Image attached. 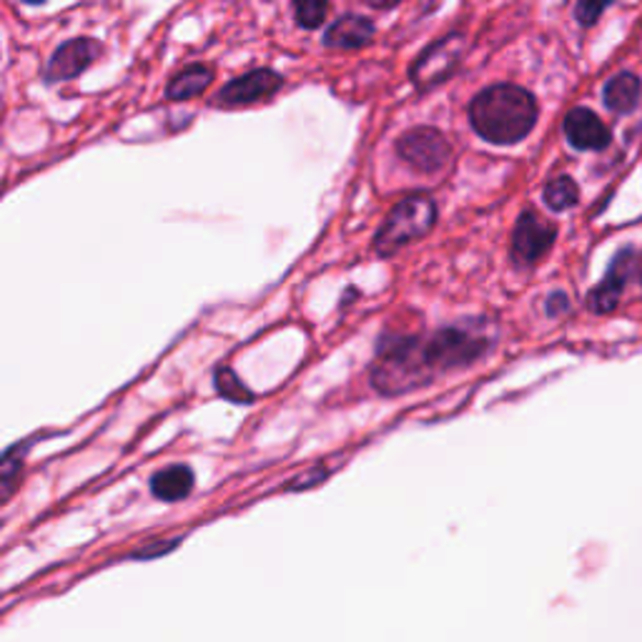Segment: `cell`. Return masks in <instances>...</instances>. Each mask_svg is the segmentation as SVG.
<instances>
[{
    "instance_id": "obj_21",
    "label": "cell",
    "mask_w": 642,
    "mask_h": 642,
    "mask_svg": "<svg viewBox=\"0 0 642 642\" xmlns=\"http://www.w3.org/2000/svg\"><path fill=\"white\" fill-rule=\"evenodd\" d=\"M567 309V296L565 294H552L550 296V304H548V312L555 316V314H560V312H565Z\"/></svg>"
},
{
    "instance_id": "obj_19",
    "label": "cell",
    "mask_w": 642,
    "mask_h": 642,
    "mask_svg": "<svg viewBox=\"0 0 642 642\" xmlns=\"http://www.w3.org/2000/svg\"><path fill=\"white\" fill-rule=\"evenodd\" d=\"M605 8H608V3H593V0H585V3H577L575 8V15L579 25H593L597 18H600L605 13Z\"/></svg>"
},
{
    "instance_id": "obj_7",
    "label": "cell",
    "mask_w": 642,
    "mask_h": 642,
    "mask_svg": "<svg viewBox=\"0 0 642 642\" xmlns=\"http://www.w3.org/2000/svg\"><path fill=\"white\" fill-rule=\"evenodd\" d=\"M555 226L538 214V211H525L517 218L515 234H513V259L522 267L540 261L544 254L550 251L552 241H555Z\"/></svg>"
},
{
    "instance_id": "obj_13",
    "label": "cell",
    "mask_w": 642,
    "mask_h": 642,
    "mask_svg": "<svg viewBox=\"0 0 642 642\" xmlns=\"http://www.w3.org/2000/svg\"><path fill=\"white\" fill-rule=\"evenodd\" d=\"M193 489V472L187 464H173L151 477V492L161 503H179Z\"/></svg>"
},
{
    "instance_id": "obj_12",
    "label": "cell",
    "mask_w": 642,
    "mask_h": 642,
    "mask_svg": "<svg viewBox=\"0 0 642 642\" xmlns=\"http://www.w3.org/2000/svg\"><path fill=\"white\" fill-rule=\"evenodd\" d=\"M374 23L362 15H345L334 21L327 33H324V43L329 48H362L372 41Z\"/></svg>"
},
{
    "instance_id": "obj_8",
    "label": "cell",
    "mask_w": 642,
    "mask_h": 642,
    "mask_svg": "<svg viewBox=\"0 0 642 642\" xmlns=\"http://www.w3.org/2000/svg\"><path fill=\"white\" fill-rule=\"evenodd\" d=\"M281 83H284V78H281L277 70L271 68H259V70H251V74H244L239 78H234V81H228L222 93H218V103L226 105V109H236V105H251V103H259L263 99H271L274 95Z\"/></svg>"
},
{
    "instance_id": "obj_6",
    "label": "cell",
    "mask_w": 642,
    "mask_h": 642,
    "mask_svg": "<svg viewBox=\"0 0 642 642\" xmlns=\"http://www.w3.org/2000/svg\"><path fill=\"white\" fill-rule=\"evenodd\" d=\"M397 156L409 166V169L421 173H435L450 161L452 146L437 128L419 126L399 136Z\"/></svg>"
},
{
    "instance_id": "obj_5",
    "label": "cell",
    "mask_w": 642,
    "mask_h": 642,
    "mask_svg": "<svg viewBox=\"0 0 642 642\" xmlns=\"http://www.w3.org/2000/svg\"><path fill=\"white\" fill-rule=\"evenodd\" d=\"M464 50H468V38L462 33H450L435 41L427 50L419 53L415 66H412V81L419 91H429V88L444 83L462 64Z\"/></svg>"
},
{
    "instance_id": "obj_10",
    "label": "cell",
    "mask_w": 642,
    "mask_h": 642,
    "mask_svg": "<svg viewBox=\"0 0 642 642\" xmlns=\"http://www.w3.org/2000/svg\"><path fill=\"white\" fill-rule=\"evenodd\" d=\"M565 136L579 151H602L612 140L610 128L590 109H573L567 113Z\"/></svg>"
},
{
    "instance_id": "obj_22",
    "label": "cell",
    "mask_w": 642,
    "mask_h": 642,
    "mask_svg": "<svg viewBox=\"0 0 642 642\" xmlns=\"http://www.w3.org/2000/svg\"><path fill=\"white\" fill-rule=\"evenodd\" d=\"M640 279H642V269H640Z\"/></svg>"
},
{
    "instance_id": "obj_20",
    "label": "cell",
    "mask_w": 642,
    "mask_h": 642,
    "mask_svg": "<svg viewBox=\"0 0 642 642\" xmlns=\"http://www.w3.org/2000/svg\"><path fill=\"white\" fill-rule=\"evenodd\" d=\"M324 477H327V470L314 468L309 474H304V477H296L294 485H289V489H306V487L316 485V482H322Z\"/></svg>"
},
{
    "instance_id": "obj_14",
    "label": "cell",
    "mask_w": 642,
    "mask_h": 642,
    "mask_svg": "<svg viewBox=\"0 0 642 642\" xmlns=\"http://www.w3.org/2000/svg\"><path fill=\"white\" fill-rule=\"evenodd\" d=\"M642 93V83L635 74H618L610 78L608 86H605L602 99L605 105L615 113H628L638 105Z\"/></svg>"
},
{
    "instance_id": "obj_9",
    "label": "cell",
    "mask_w": 642,
    "mask_h": 642,
    "mask_svg": "<svg viewBox=\"0 0 642 642\" xmlns=\"http://www.w3.org/2000/svg\"><path fill=\"white\" fill-rule=\"evenodd\" d=\"M101 46L93 38H74L58 46L53 53L46 68V81H70V78L81 76L83 70L99 58Z\"/></svg>"
},
{
    "instance_id": "obj_1",
    "label": "cell",
    "mask_w": 642,
    "mask_h": 642,
    "mask_svg": "<svg viewBox=\"0 0 642 642\" xmlns=\"http://www.w3.org/2000/svg\"><path fill=\"white\" fill-rule=\"evenodd\" d=\"M470 121L477 134L497 146L522 140L538 123V101L520 86H489L474 95Z\"/></svg>"
},
{
    "instance_id": "obj_17",
    "label": "cell",
    "mask_w": 642,
    "mask_h": 642,
    "mask_svg": "<svg viewBox=\"0 0 642 642\" xmlns=\"http://www.w3.org/2000/svg\"><path fill=\"white\" fill-rule=\"evenodd\" d=\"M214 382H216V392L222 394L224 399L234 402V404H251L254 402V392L246 390L239 376L234 374V369H228V367L216 369Z\"/></svg>"
},
{
    "instance_id": "obj_4",
    "label": "cell",
    "mask_w": 642,
    "mask_h": 642,
    "mask_svg": "<svg viewBox=\"0 0 642 642\" xmlns=\"http://www.w3.org/2000/svg\"><path fill=\"white\" fill-rule=\"evenodd\" d=\"M492 341L482 331L468 327H447L437 331L425 345L429 367L437 372H450L457 367H470L485 357Z\"/></svg>"
},
{
    "instance_id": "obj_11",
    "label": "cell",
    "mask_w": 642,
    "mask_h": 642,
    "mask_svg": "<svg viewBox=\"0 0 642 642\" xmlns=\"http://www.w3.org/2000/svg\"><path fill=\"white\" fill-rule=\"evenodd\" d=\"M632 259L635 257H632L630 249L620 251L618 257L612 259V267L608 269V274H605L602 284L595 289L590 299H587V304H590V309L595 314H610L615 306L620 304V296L626 292V284L632 274Z\"/></svg>"
},
{
    "instance_id": "obj_15",
    "label": "cell",
    "mask_w": 642,
    "mask_h": 642,
    "mask_svg": "<svg viewBox=\"0 0 642 642\" xmlns=\"http://www.w3.org/2000/svg\"><path fill=\"white\" fill-rule=\"evenodd\" d=\"M209 83H211V68L189 66L171 78L169 88H166V95H169L171 101H189L193 99V95L204 93Z\"/></svg>"
},
{
    "instance_id": "obj_18",
    "label": "cell",
    "mask_w": 642,
    "mask_h": 642,
    "mask_svg": "<svg viewBox=\"0 0 642 642\" xmlns=\"http://www.w3.org/2000/svg\"><path fill=\"white\" fill-rule=\"evenodd\" d=\"M294 13H296V23L302 25V29L314 31V29H319L324 21H327L329 5L316 3V0H306V3H299L294 8Z\"/></svg>"
},
{
    "instance_id": "obj_16",
    "label": "cell",
    "mask_w": 642,
    "mask_h": 642,
    "mask_svg": "<svg viewBox=\"0 0 642 642\" xmlns=\"http://www.w3.org/2000/svg\"><path fill=\"white\" fill-rule=\"evenodd\" d=\"M579 189L570 176H557L544 187V204L552 211H567L577 204Z\"/></svg>"
},
{
    "instance_id": "obj_2",
    "label": "cell",
    "mask_w": 642,
    "mask_h": 642,
    "mask_svg": "<svg viewBox=\"0 0 642 642\" xmlns=\"http://www.w3.org/2000/svg\"><path fill=\"white\" fill-rule=\"evenodd\" d=\"M435 369L429 367L425 345L417 337L382 339L380 357L372 367V382L382 394H402L429 384Z\"/></svg>"
},
{
    "instance_id": "obj_3",
    "label": "cell",
    "mask_w": 642,
    "mask_h": 642,
    "mask_svg": "<svg viewBox=\"0 0 642 642\" xmlns=\"http://www.w3.org/2000/svg\"><path fill=\"white\" fill-rule=\"evenodd\" d=\"M437 222V206L429 196H407L390 211L380 232L374 236V249L382 257L399 251L402 246L419 241Z\"/></svg>"
}]
</instances>
